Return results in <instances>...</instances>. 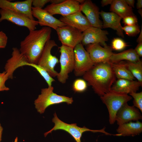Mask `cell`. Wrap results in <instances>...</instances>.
Masks as SVG:
<instances>
[{
  "mask_svg": "<svg viewBox=\"0 0 142 142\" xmlns=\"http://www.w3.org/2000/svg\"><path fill=\"white\" fill-rule=\"evenodd\" d=\"M123 60L135 63L140 61L139 57L134 49H130L119 53H113L110 58V62L112 63H115Z\"/></svg>",
  "mask_w": 142,
  "mask_h": 142,
  "instance_id": "cell-24",
  "label": "cell"
},
{
  "mask_svg": "<svg viewBox=\"0 0 142 142\" xmlns=\"http://www.w3.org/2000/svg\"><path fill=\"white\" fill-rule=\"evenodd\" d=\"M122 28L130 36H135L140 32L139 27L137 24L131 26L125 25L122 27Z\"/></svg>",
  "mask_w": 142,
  "mask_h": 142,
  "instance_id": "cell-30",
  "label": "cell"
},
{
  "mask_svg": "<svg viewBox=\"0 0 142 142\" xmlns=\"http://www.w3.org/2000/svg\"><path fill=\"white\" fill-rule=\"evenodd\" d=\"M20 43L19 49L29 63L37 64L47 42L50 39L51 28L44 27L38 30L29 31Z\"/></svg>",
  "mask_w": 142,
  "mask_h": 142,
  "instance_id": "cell-2",
  "label": "cell"
},
{
  "mask_svg": "<svg viewBox=\"0 0 142 142\" xmlns=\"http://www.w3.org/2000/svg\"><path fill=\"white\" fill-rule=\"evenodd\" d=\"M113 1V0H102L101 2V6L103 7L109 4L111 5Z\"/></svg>",
  "mask_w": 142,
  "mask_h": 142,
  "instance_id": "cell-37",
  "label": "cell"
},
{
  "mask_svg": "<svg viewBox=\"0 0 142 142\" xmlns=\"http://www.w3.org/2000/svg\"><path fill=\"white\" fill-rule=\"evenodd\" d=\"M138 12L139 14L142 17V10L141 9H139L138 10Z\"/></svg>",
  "mask_w": 142,
  "mask_h": 142,
  "instance_id": "cell-43",
  "label": "cell"
},
{
  "mask_svg": "<svg viewBox=\"0 0 142 142\" xmlns=\"http://www.w3.org/2000/svg\"><path fill=\"white\" fill-rule=\"evenodd\" d=\"M133 97V105L142 112V92L132 93L129 94Z\"/></svg>",
  "mask_w": 142,
  "mask_h": 142,
  "instance_id": "cell-31",
  "label": "cell"
},
{
  "mask_svg": "<svg viewBox=\"0 0 142 142\" xmlns=\"http://www.w3.org/2000/svg\"><path fill=\"white\" fill-rule=\"evenodd\" d=\"M59 20L66 25L74 27L82 32L91 26L81 11L67 16H61Z\"/></svg>",
  "mask_w": 142,
  "mask_h": 142,
  "instance_id": "cell-19",
  "label": "cell"
},
{
  "mask_svg": "<svg viewBox=\"0 0 142 142\" xmlns=\"http://www.w3.org/2000/svg\"><path fill=\"white\" fill-rule=\"evenodd\" d=\"M116 131L119 136L137 135L142 132V123L139 121L125 123L119 125Z\"/></svg>",
  "mask_w": 142,
  "mask_h": 142,
  "instance_id": "cell-22",
  "label": "cell"
},
{
  "mask_svg": "<svg viewBox=\"0 0 142 142\" xmlns=\"http://www.w3.org/2000/svg\"><path fill=\"white\" fill-rule=\"evenodd\" d=\"M137 42L138 43L142 42V28L141 27V30L140 32L139 35L137 39Z\"/></svg>",
  "mask_w": 142,
  "mask_h": 142,
  "instance_id": "cell-41",
  "label": "cell"
},
{
  "mask_svg": "<svg viewBox=\"0 0 142 142\" xmlns=\"http://www.w3.org/2000/svg\"><path fill=\"white\" fill-rule=\"evenodd\" d=\"M136 7L137 9H141L142 8V0H138L136 4Z\"/></svg>",
  "mask_w": 142,
  "mask_h": 142,
  "instance_id": "cell-40",
  "label": "cell"
},
{
  "mask_svg": "<svg viewBox=\"0 0 142 142\" xmlns=\"http://www.w3.org/2000/svg\"><path fill=\"white\" fill-rule=\"evenodd\" d=\"M59 48L60 53L59 62L60 69L57 77L60 82L64 84L68 79L69 74L74 70V49L63 45Z\"/></svg>",
  "mask_w": 142,
  "mask_h": 142,
  "instance_id": "cell-6",
  "label": "cell"
},
{
  "mask_svg": "<svg viewBox=\"0 0 142 142\" xmlns=\"http://www.w3.org/2000/svg\"><path fill=\"white\" fill-rule=\"evenodd\" d=\"M32 0L11 2L7 0H0V8L23 14L29 18L34 20L32 13Z\"/></svg>",
  "mask_w": 142,
  "mask_h": 142,
  "instance_id": "cell-14",
  "label": "cell"
},
{
  "mask_svg": "<svg viewBox=\"0 0 142 142\" xmlns=\"http://www.w3.org/2000/svg\"><path fill=\"white\" fill-rule=\"evenodd\" d=\"M0 22L6 20L18 26L27 27L29 31L35 30L38 21L31 19L26 16L17 12L0 9Z\"/></svg>",
  "mask_w": 142,
  "mask_h": 142,
  "instance_id": "cell-10",
  "label": "cell"
},
{
  "mask_svg": "<svg viewBox=\"0 0 142 142\" xmlns=\"http://www.w3.org/2000/svg\"><path fill=\"white\" fill-rule=\"evenodd\" d=\"M129 45L123 40L120 38H114L112 40L111 48L116 51H121Z\"/></svg>",
  "mask_w": 142,
  "mask_h": 142,
  "instance_id": "cell-29",
  "label": "cell"
},
{
  "mask_svg": "<svg viewBox=\"0 0 142 142\" xmlns=\"http://www.w3.org/2000/svg\"><path fill=\"white\" fill-rule=\"evenodd\" d=\"M110 11L122 19L125 17L134 15L132 8L129 7L124 0H114L111 4Z\"/></svg>",
  "mask_w": 142,
  "mask_h": 142,
  "instance_id": "cell-23",
  "label": "cell"
},
{
  "mask_svg": "<svg viewBox=\"0 0 142 142\" xmlns=\"http://www.w3.org/2000/svg\"><path fill=\"white\" fill-rule=\"evenodd\" d=\"M8 79V76L5 71L0 73V92L7 91L9 90L5 84L6 81Z\"/></svg>",
  "mask_w": 142,
  "mask_h": 142,
  "instance_id": "cell-32",
  "label": "cell"
},
{
  "mask_svg": "<svg viewBox=\"0 0 142 142\" xmlns=\"http://www.w3.org/2000/svg\"><path fill=\"white\" fill-rule=\"evenodd\" d=\"M137 55L140 57L142 56V42L138 43L134 49Z\"/></svg>",
  "mask_w": 142,
  "mask_h": 142,
  "instance_id": "cell-36",
  "label": "cell"
},
{
  "mask_svg": "<svg viewBox=\"0 0 142 142\" xmlns=\"http://www.w3.org/2000/svg\"><path fill=\"white\" fill-rule=\"evenodd\" d=\"M29 66L34 68L36 70L45 80L48 87L52 86V83L55 80L45 70L37 64L29 63Z\"/></svg>",
  "mask_w": 142,
  "mask_h": 142,
  "instance_id": "cell-27",
  "label": "cell"
},
{
  "mask_svg": "<svg viewBox=\"0 0 142 142\" xmlns=\"http://www.w3.org/2000/svg\"><path fill=\"white\" fill-rule=\"evenodd\" d=\"M142 116L139 109L134 106H131L127 103L123 105L118 111L116 121L119 125L132 121L142 119Z\"/></svg>",
  "mask_w": 142,
  "mask_h": 142,
  "instance_id": "cell-16",
  "label": "cell"
},
{
  "mask_svg": "<svg viewBox=\"0 0 142 142\" xmlns=\"http://www.w3.org/2000/svg\"><path fill=\"white\" fill-rule=\"evenodd\" d=\"M8 40V38L6 33L2 31H0V48L6 47Z\"/></svg>",
  "mask_w": 142,
  "mask_h": 142,
  "instance_id": "cell-35",
  "label": "cell"
},
{
  "mask_svg": "<svg viewBox=\"0 0 142 142\" xmlns=\"http://www.w3.org/2000/svg\"><path fill=\"white\" fill-rule=\"evenodd\" d=\"M83 38L81 43L84 45L99 44L103 47L107 45L108 32L100 28L91 26L82 32Z\"/></svg>",
  "mask_w": 142,
  "mask_h": 142,
  "instance_id": "cell-11",
  "label": "cell"
},
{
  "mask_svg": "<svg viewBox=\"0 0 142 142\" xmlns=\"http://www.w3.org/2000/svg\"><path fill=\"white\" fill-rule=\"evenodd\" d=\"M50 1V0H32V5L34 7L42 9Z\"/></svg>",
  "mask_w": 142,
  "mask_h": 142,
  "instance_id": "cell-34",
  "label": "cell"
},
{
  "mask_svg": "<svg viewBox=\"0 0 142 142\" xmlns=\"http://www.w3.org/2000/svg\"><path fill=\"white\" fill-rule=\"evenodd\" d=\"M100 15L103 20V28H111L116 31L119 36L124 38L120 24L122 19L121 17L113 12H106L103 11L100 12Z\"/></svg>",
  "mask_w": 142,
  "mask_h": 142,
  "instance_id": "cell-20",
  "label": "cell"
},
{
  "mask_svg": "<svg viewBox=\"0 0 142 142\" xmlns=\"http://www.w3.org/2000/svg\"><path fill=\"white\" fill-rule=\"evenodd\" d=\"M12 56L7 61L5 67V71L7 74L9 79H12L13 73L18 68L28 65L29 63L26 57L17 47L12 48Z\"/></svg>",
  "mask_w": 142,
  "mask_h": 142,
  "instance_id": "cell-18",
  "label": "cell"
},
{
  "mask_svg": "<svg viewBox=\"0 0 142 142\" xmlns=\"http://www.w3.org/2000/svg\"><path fill=\"white\" fill-rule=\"evenodd\" d=\"M57 46L54 40H48L45 44L37 64L45 70L52 77L57 76L58 73L54 68L59 61L55 56L51 54V50L53 47Z\"/></svg>",
  "mask_w": 142,
  "mask_h": 142,
  "instance_id": "cell-8",
  "label": "cell"
},
{
  "mask_svg": "<svg viewBox=\"0 0 142 142\" xmlns=\"http://www.w3.org/2000/svg\"><path fill=\"white\" fill-rule=\"evenodd\" d=\"M80 11L85 17L91 26L102 29L103 24L99 18V8L90 0H85L81 4Z\"/></svg>",
  "mask_w": 142,
  "mask_h": 142,
  "instance_id": "cell-17",
  "label": "cell"
},
{
  "mask_svg": "<svg viewBox=\"0 0 142 142\" xmlns=\"http://www.w3.org/2000/svg\"><path fill=\"white\" fill-rule=\"evenodd\" d=\"M53 89L52 86L42 89L40 94L34 100L35 108L40 114L43 113L51 105L64 103L69 105L73 103L72 97L58 95L53 92Z\"/></svg>",
  "mask_w": 142,
  "mask_h": 142,
  "instance_id": "cell-3",
  "label": "cell"
},
{
  "mask_svg": "<svg viewBox=\"0 0 142 142\" xmlns=\"http://www.w3.org/2000/svg\"><path fill=\"white\" fill-rule=\"evenodd\" d=\"M100 98L108 109L109 123L113 124L116 121L118 111L123 105L131 100L132 97L128 94L111 90L100 97Z\"/></svg>",
  "mask_w": 142,
  "mask_h": 142,
  "instance_id": "cell-4",
  "label": "cell"
},
{
  "mask_svg": "<svg viewBox=\"0 0 142 142\" xmlns=\"http://www.w3.org/2000/svg\"><path fill=\"white\" fill-rule=\"evenodd\" d=\"M126 4L130 7L134 8V4L135 2L134 0H124Z\"/></svg>",
  "mask_w": 142,
  "mask_h": 142,
  "instance_id": "cell-38",
  "label": "cell"
},
{
  "mask_svg": "<svg viewBox=\"0 0 142 142\" xmlns=\"http://www.w3.org/2000/svg\"><path fill=\"white\" fill-rule=\"evenodd\" d=\"M18 137H16L15 138L14 142H18Z\"/></svg>",
  "mask_w": 142,
  "mask_h": 142,
  "instance_id": "cell-44",
  "label": "cell"
},
{
  "mask_svg": "<svg viewBox=\"0 0 142 142\" xmlns=\"http://www.w3.org/2000/svg\"><path fill=\"white\" fill-rule=\"evenodd\" d=\"M55 30L62 45L74 49L81 42L82 32L74 27L65 25L58 27Z\"/></svg>",
  "mask_w": 142,
  "mask_h": 142,
  "instance_id": "cell-9",
  "label": "cell"
},
{
  "mask_svg": "<svg viewBox=\"0 0 142 142\" xmlns=\"http://www.w3.org/2000/svg\"><path fill=\"white\" fill-rule=\"evenodd\" d=\"M32 13L33 17L38 20V24L41 26L48 27L55 30L58 27L66 25L44 9L32 7Z\"/></svg>",
  "mask_w": 142,
  "mask_h": 142,
  "instance_id": "cell-15",
  "label": "cell"
},
{
  "mask_svg": "<svg viewBox=\"0 0 142 142\" xmlns=\"http://www.w3.org/2000/svg\"><path fill=\"white\" fill-rule=\"evenodd\" d=\"M83 77L100 97L111 90L116 78L110 62L95 64Z\"/></svg>",
  "mask_w": 142,
  "mask_h": 142,
  "instance_id": "cell-1",
  "label": "cell"
},
{
  "mask_svg": "<svg viewBox=\"0 0 142 142\" xmlns=\"http://www.w3.org/2000/svg\"><path fill=\"white\" fill-rule=\"evenodd\" d=\"M72 89L75 92L82 93L87 89V84L84 79L79 78L75 80L72 85Z\"/></svg>",
  "mask_w": 142,
  "mask_h": 142,
  "instance_id": "cell-28",
  "label": "cell"
},
{
  "mask_svg": "<svg viewBox=\"0 0 142 142\" xmlns=\"http://www.w3.org/2000/svg\"><path fill=\"white\" fill-rule=\"evenodd\" d=\"M87 46L86 50L94 63L110 62V58L113 53L111 47L107 45L103 47L97 43L90 44Z\"/></svg>",
  "mask_w": 142,
  "mask_h": 142,
  "instance_id": "cell-13",
  "label": "cell"
},
{
  "mask_svg": "<svg viewBox=\"0 0 142 142\" xmlns=\"http://www.w3.org/2000/svg\"><path fill=\"white\" fill-rule=\"evenodd\" d=\"M75 76H83L96 64L92 60L87 51L80 43L74 48Z\"/></svg>",
  "mask_w": 142,
  "mask_h": 142,
  "instance_id": "cell-7",
  "label": "cell"
},
{
  "mask_svg": "<svg viewBox=\"0 0 142 142\" xmlns=\"http://www.w3.org/2000/svg\"><path fill=\"white\" fill-rule=\"evenodd\" d=\"M80 7L77 0H64L58 4H51L44 9L53 16L59 14L64 16L80 11Z\"/></svg>",
  "mask_w": 142,
  "mask_h": 142,
  "instance_id": "cell-12",
  "label": "cell"
},
{
  "mask_svg": "<svg viewBox=\"0 0 142 142\" xmlns=\"http://www.w3.org/2000/svg\"><path fill=\"white\" fill-rule=\"evenodd\" d=\"M3 129V128L1 126V124L0 123V142H1L2 140V134Z\"/></svg>",
  "mask_w": 142,
  "mask_h": 142,
  "instance_id": "cell-42",
  "label": "cell"
},
{
  "mask_svg": "<svg viewBox=\"0 0 142 142\" xmlns=\"http://www.w3.org/2000/svg\"><path fill=\"white\" fill-rule=\"evenodd\" d=\"M64 0H50V2L52 4H57L60 3Z\"/></svg>",
  "mask_w": 142,
  "mask_h": 142,
  "instance_id": "cell-39",
  "label": "cell"
},
{
  "mask_svg": "<svg viewBox=\"0 0 142 142\" xmlns=\"http://www.w3.org/2000/svg\"><path fill=\"white\" fill-rule=\"evenodd\" d=\"M123 19L125 25H133L137 24L138 22L137 18L135 14L125 17Z\"/></svg>",
  "mask_w": 142,
  "mask_h": 142,
  "instance_id": "cell-33",
  "label": "cell"
},
{
  "mask_svg": "<svg viewBox=\"0 0 142 142\" xmlns=\"http://www.w3.org/2000/svg\"><path fill=\"white\" fill-rule=\"evenodd\" d=\"M127 67L134 78H136L142 86V62L140 61L137 62L127 61Z\"/></svg>",
  "mask_w": 142,
  "mask_h": 142,
  "instance_id": "cell-26",
  "label": "cell"
},
{
  "mask_svg": "<svg viewBox=\"0 0 142 142\" xmlns=\"http://www.w3.org/2000/svg\"><path fill=\"white\" fill-rule=\"evenodd\" d=\"M141 86L138 81L119 79L115 82L111 90L128 94L136 92Z\"/></svg>",
  "mask_w": 142,
  "mask_h": 142,
  "instance_id": "cell-21",
  "label": "cell"
},
{
  "mask_svg": "<svg viewBox=\"0 0 142 142\" xmlns=\"http://www.w3.org/2000/svg\"><path fill=\"white\" fill-rule=\"evenodd\" d=\"M111 65L115 75L118 79H134L135 78L128 69L125 62L121 61L117 63H111Z\"/></svg>",
  "mask_w": 142,
  "mask_h": 142,
  "instance_id": "cell-25",
  "label": "cell"
},
{
  "mask_svg": "<svg viewBox=\"0 0 142 142\" xmlns=\"http://www.w3.org/2000/svg\"><path fill=\"white\" fill-rule=\"evenodd\" d=\"M53 116L52 121L54 124V126L51 130L44 134L45 137L52 131L59 130H64L68 133L73 137L76 142H81V139L82 135L86 131H90L93 133L99 132L107 135H114V134L106 131L105 130V128L100 130H92L85 126L81 127L77 126L76 123L69 124L62 121L58 117L55 112Z\"/></svg>",
  "mask_w": 142,
  "mask_h": 142,
  "instance_id": "cell-5",
  "label": "cell"
}]
</instances>
